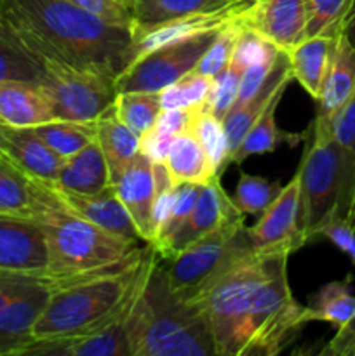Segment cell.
Wrapping results in <instances>:
<instances>
[{"label": "cell", "mask_w": 355, "mask_h": 356, "mask_svg": "<svg viewBox=\"0 0 355 356\" xmlns=\"http://www.w3.org/2000/svg\"><path fill=\"white\" fill-rule=\"evenodd\" d=\"M289 256L247 250L190 298L207 316L216 356H277L298 341L308 320L289 285Z\"/></svg>", "instance_id": "6da1fadb"}, {"label": "cell", "mask_w": 355, "mask_h": 356, "mask_svg": "<svg viewBox=\"0 0 355 356\" xmlns=\"http://www.w3.org/2000/svg\"><path fill=\"white\" fill-rule=\"evenodd\" d=\"M155 256L148 243L113 266L54 285L33 329L35 344L97 334L127 316Z\"/></svg>", "instance_id": "7a4b0ae2"}, {"label": "cell", "mask_w": 355, "mask_h": 356, "mask_svg": "<svg viewBox=\"0 0 355 356\" xmlns=\"http://www.w3.org/2000/svg\"><path fill=\"white\" fill-rule=\"evenodd\" d=\"M0 19L31 31L79 65L115 79L129 65L132 31L66 0H0Z\"/></svg>", "instance_id": "3957f363"}, {"label": "cell", "mask_w": 355, "mask_h": 356, "mask_svg": "<svg viewBox=\"0 0 355 356\" xmlns=\"http://www.w3.org/2000/svg\"><path fill=\"white\" fill-rule=\"evenodd\" d=\"M127 341L131 356H216L204 309L171 287L159 254L129 313Z\"/></svg>", "instance_id": "277c9868"}, {"label": "cell", "mask_w": 355, "mask_h": 356, "mask_svg": "<svg viewBox=\"0 0 355 356\" xmlns=\"http://www.w3.org/2000/svg\"><path fill=\"white\" fill-rule=\"evenodd\" d=\"M38 202L31 221L45 235L49 249L47 277L52 285L75 280L127 259L139 250L136 240L122 238L101 226L65 211L37 179Z\"/></svg>", "instance_id": "5b68a950"}, {"label": "cell", "mask_w": 355, "mask_h": 356, "mask_svg": "<svg viewBox=\"0 0 355 356\" xmlns=\"http://www.w3.org/2000/svg\"><path fill=\"white\" fill-rule=\"evenodd\" d=\"M3 24L37 66V82L51 99L56 120L93 122L115 103L113 75L79 65L24 28Z\"/></svg>", "instance_id": "8992f818"}, {"label": "cell", "mask_w": 355, "mask_h": 356, "mask_svg": "<svg viewBox=\"0 0 355 356\" xmlns=\"http://www.w3.org/2000/svg\"><path fill=\"white\" fill-rule=\"evenodd\" d=\"M298 176L299 228L308 243L327 222L347 219L354 198L355 174L329 129L310 125Z\"/></svg>", "instance_id": "52a82bcc"}, {"label": "cell", "mask_w": 355, "mask_h": 356, "mask_svg": "<svg viewBox=\"0 0 355 356\" xmlns=\"http://www.w3.org/2000/svg\"><path fill=\"white\" fill-rule=\"evenodd\" d=\"M253 250L244 219L226 222L169 259H162L171 287L190 299L240 254Z\"/></svg>", "instance_id": "ba28073f"}, {"label": "cell", "mask_w": 355, "mask_h": 356, "mask_svg": "<svg viewBox=\"0 0 355 356\" xmlns=\"http://www.w3.org/2000/svg\"><path fill=\"white\" fill-rule=\"evenodd\" d=\"M54 285L44 275L0 271V356H24Z\"/></svg>", "instance_id": "9c48e42d"}, {"label": "cell", "mask_w": 355, "mask_h": 356, "mask_svg": "<svg viewBox=\"0 0 355 356\" xmlns=\"http://www.w3.org/2000/svg\"><path fill=\"white\" fill-rule=\"evenodd\" d=\"M218 31L183 38L132 59L115 79V90L117 94L131 90L160 92L197 68L198 61L211 47Z\"/></svg>", "instance_id": "30bf717a"}, {"label": "cell", "mask_w": 355, "mask_h": 356, "mask_svg": "<svg viewBox=\"0 0 355 356\" xmlns=\"http://www.w3.org/2000/svg\"><path fill=\"white\" fill-rule=\"evenodd\" d=\"M254 250H289L296 252L306 243L299 228V176L294 174L277 197L261 212L256 225L247 228Z\"/></svg>", "instance_id": "8fae6325"}, {"label": "cell", "mask_w": 355, "mask_h": 356, "mask_svg": "<svg viewBox=\"0 0 355 356\" xmlns=\"http://www.w3.org/2000/svg\"><path fill=\"white\" fill-rule=\"evenodd\" d=\"M237 219H244V214L233 205L232 197L226 195L225 188L221 186V177L214 176L202 184L197 204L180 232L155 252L162 259H169L207 233Z\"/></svg>", "instance_id": "7c38bea8"}, {"label": "cell", "mask_w": 355, "mask_h": 356, "mask_svg": "<svg viewBox=\"0 0 355 356\" xmlns=\"http://www.w3.org/2000/svg\"><path fill=\"white\" fill-rule=\"evenodd\" d=\"M240 21L265 40L289 51L305 38L306 0H256L240 13Z\"/></svg>", "instance_id": "4fadbf2b"}, {"label": "cell", "mask_w": 355, "mask_h": 356, "mask_svg": "<svg viewBox=\"0 0 355 356\" xmlns=\"http://www.w3.org/2000/svg\"><path fill=\"white\" fill-rule=\"evenodd\" d=\"M49 249L40 226L31 219L0 214V271L45 275Z\"/></svg>", "instance_id": "5bb4252c"}, {"label": "cell", "mask_w": 355, "mask_h": 356, "mask_svg": "<svg viewBox=\"0 0 355 356\" xmlns=\"http://www.w3.org/2000/svg\"><path fill=\"white\" fill-rule=\"evenodd\" d=\"M44 186L47 188L49 195L54 198L56 204L65 211L80 216V218L87 219V221L94 222V225L101 226L103 229L122 236V238L136 240V242L139 240L134 222H132L131 216L127 214L122 202L118 200L113 184L94 195L75 193V191L58 186L56 183H44Z\"/></svg>", "instance_id": "9a60e30c"}, {"label": "cell", "mask_w": 355, "mask_h": 356, "mask_svg": "<svg viewBox=\"0 0 355 356\" xmlns=\"http://www.w3.org/2000/svg\"><path fill=\"white\" fill-rule=\"evenodd\" d=\"M118 200L131 216L139 240L152 243V211L155 202V179H153V162L148 156L138 153L131 165L125 169L120 179L113 183Z\"/></svg>", "instance_id": "2e32d148"}, {"label": "cell", "mask_w": 355, "mask_h": 356, "mask_svg": "<svg viewBox=\"0 0 355 356\" xmlns=\"http://www.w3.org/2000/svg\"><path fill=\"white\" fill-rule=\"evenodd\" d=\"M2 152L10 163L42 183H54L63 165L61 156L52 152L31 127L3 124Z\"/></svg>", "instance_id": "e0dca14e"}, {"label": "cell", "mask_w": 355, "mask_h": 356, "mask_svg": "<svg viewBox=\"0 0 355 356\" xmlns=\"http://www.w3.org/2000/svg\"><path fill=\"white\" fill-rule=\"evenodd\" d=\"M292 80L291 73V63H289V56L285 51H278L277 58H275L274 66H271L270 73L267 75L265 82L261 83L260 89L251 96L242 106L235 108L230 111L225 118H223V127H225L226 139H228L230 148V159L233 153L237 152L239 145L242 143L244 136L247 134L254 122L261 117L265 108L270 104L275 94L282 89H287L289 82Z\"/></svg>", "instance_id": "ac0fdd59"}, {"label": "cell", "mask_w": 355, "mask_h": 356, "mask_svg": "<svg viewBox=\"0 0 355 356\" xmlns=\"http://www.w3.org/2000/svg\"><path fill=\"white\" fill-rule=\"evenodd\" d=\"M56 120L51 99L33 80L0 82V122L10 127H37Z\"/></svg>", "instance_id": "d6986e66"}, {"label": "cell", "mask_w": 355, "mask_h": 356, "mask_svg": "<svg viewBox=\"0 0 355 356\" xmlns=\"http://www.w3.org/2000/svg\"><path fill=\"white\" fill-rule=\"evenodd\" d=\"M355 92V49L343 35H338L331 68L317 97V113L312 127L329 129L338 111Z\"/></svg>", "instance_id": "ffe728a7"}, {"label": "cell", "mask_w": 355, "mask_h": 356, "mask_svg": "<svg viewBox=\"0 0 355 356\" xmlns=\"http://www.w3.org/2000/svg\"><path fill=\"white\" fill-rule=\"evenodd\" d=\"M240 13L242 10L230 3L225 9L214 10V13L194 14V16H187L181 17V19L169 21L166 24H160V26L132 38L131 49H129V63L132 59L139 58L141 54H145V52L162 47V45L174 44L178 40L195 37V35L200 33H207V31L221 30L223 26H226Z\"/></svg>", "instance_id": "44dd1931"}, {"label": "cell", "mask_w": 355, "mask_h": 356, "mask_svg": "<svg viewBox=\"0 0 355 356\" xmlns=\"http://www.w3.org/2000/svg\"><path fill=\"white\" fill-rule=\"evenodd\" d=\"M336 42L338 35L336 37H326V35L306 37L294 47L285 51L291 63L292 79L298 80L299 86L315 101L331 68Z\"/></svg>", "instance_id": "7402d4cb"}, {"label": "cell", "mask_w": 355, "mask_h": 356, "mask_svg": "<svg viewBox=\"0 0 355 356\" xmlns=\"http://www.w3.org/2000/svg\"><path fill=\"white\" fill-rule=\"evenodd\" d=\"M94 132H96L97 145L106 160L111 184L117 183L125 169L131 165L132 160L138 156L141 136L136 134L118 120L113 104L94 120Z\"/></svg>", "instance_id": "603a6c76"}, {"label": "cell", "mask_w": 355, "mask_h": 356, "mask_svg": "<svg viewBox=\"0 0 355 356\" xmlns=\"http://www.w3.org/2000/svg\"><path fill=\"white\" fill-rule=\"evenodd\" d=\"M54 183L65 190L84 195L100 193L111 186L110 170L96 138L75 155L63 160Z\"/></svg>", "instance_id": "cb8c5ba5"}, {"label": "cell", "mask_w": 355, "mask_h": 356, "mask_svg": "<svg viewBox=\"0 0 355 356\" xmlns=\"http://www.w3.org/2000/svg\"><path fill=\"white\" fill-rule=\"evenodd\" d=\"M230 3L232 0H131L132 38L169 21L194 14L214 13Z\"/></svg>", "instance_id": "d4e9b609"}, {"label": "cell", "mask_w": 355, "mask_h": 356, "mask_svg": "<svg viewBox=\"0 0 355 356\" xmlns=\"http://www.w3.org/2000/svg\"><path fill=\"white\" fill-rule=\"evenodd\" d=\"M285 89L278 90L274 96V99L270 101L265 111L261 113V117L258 118L253 124V127L247 131V134L244 136L242 143L239 145L237 152L233 153L230 163H242L244 160L249 159L253 155H263V153H271L277 149V146L281 143H289L291 146H296L301 141L305 136L301 134H291V132H285L282 129L277 127V122H275V111H277L278 103H281L282 96H284Z\"/></svg>", "instance_id": "484cf974"}, {"label": "cell", "mask_w": 355, "mask_h": 356, "mask_svg": "<svg viewBox=\"0 0 355 356\" xmlns=\"http://www.w3.org/2000/svg\"><path fill=\"white\" fill-rule=\"evenodd\" d=\"M173 176L174 183H198L204 184L218 176L205 155L204 148L197 141L191 132H181L178 138H174L171 145L167 159L164 162ZM221 177V176H219Z\"/></svg>", "instance_id": "4316f807"}, {"label": "cell", "mask_w": 355, "mask_h": 356, "mask_svg": "<svg viewBox=\"0 0 355 356\" xmlns=\"http://www.w3.org/2000/svg\"><path fill=\"white\" fill-rule=\"evenodd\" d=\"M37 202V179L24 174L6 156H2L0 159V214L33 219Z\"/></svg>", "instance_id": "83f0119b"}, {"label": "cell", "mask_w": 355, "mask_h": 356, "mask_svg": "<svg viewBox=\"0 0 355 356\" xmlns=\"http://www.w3.org/2000/svg\"><path fill=\"white\" fill-rule=\"evenodd\" d=\"M352 275L345 280L329 282L310 298L306 308V320L329 322L336 329L347 325L355 316V296L350 292Z\"/></svg>", "instance_id": "f1b7e54d"}, {"label": "cell", "mask_w": 355, "mask_h": 356, "mask_svg": "<svg viewBox=\"0 0 355 356\" xmlns=\"http://www.w3.org/2000/svg\"><path fill=\"white\" fill-rule=\"evenodd\" d=\"M187 131L197 138V141L200 143L205 155H207L209 162L214 167L216 174L221 176L225 172L226 165L230 163L228 139H226L223 122L216 118L212 113H209L207 110L198 106L195 108L194 117H191Z\"/></svg>", "instance_id": "f546056e"}, {"label": "cell", "mask_w": 355, "mask_h": 356, "mask_svg": "<svg viewBox=\"0 0 355 356\" xmlns=\"http://www.w3.org/2000/svg\"><path fill=\"white\" fill-rule=\"evenodd\" d=\"M33 129L35 134L61 159L75 155L77 152L89 145L94 138V120L93 122H70V120H52L47 124L37 125Z\"/></svg>", "instance_id": "4dcf8cb0"}, {"label": "cell", "mask_w": 355, "mask_h": 356, "mask_svg": "<svg viewBox=\"0 0 355 356\" xmlns=\"http://www.w3.org/2000/svg\"><path fill=\"white\" fill-rule=\"evenodd\" d=\"M113 108L118 120L139 136L153 127L162 111L159 92H145V90L118 92Z\"/></svg>", "instance_id": "1f68e13d"}, {"label": "cell", "mask_w": 355, "mask_h": 356, "mask_svg": "<svg viewBox=\"0 0 355 356\" xmlns=\"http://www.w3.org/2000/svg\"><path fill=\"white\" fill-rule=\"evenodd\" d=\"M281 188L282 186L277 181L271 183V181L265 179V177L240 172L239 183H237L232 202L244 216H258L274 202V198L277 197Z\"/></svg>", "instance_id": "d6a6232c"}, {"label": "cell", "mask_w": 355, "mask_h": 356, "mask_svg": "<svg viewBox=\"0 0 355 356\" xmlns=\"http://www.w3.org/2000/svg\"><path fill=\"white\" fill-rule=\"evenodd\" d=\"M242 30L244 24L242 21H240V14H237L226 26H223L221 30L218 31L214 42H212L211 47L207 49V52L202 56L197 68H195L194 72L214 79L218 73H221L223 70L228 68L230 59H232L237 40H239Z\"/></svg>", "instance_id": "836d02e7"}, {"label": "cell", "mask_w": 355, "mask_h": 356, "mask_svg": "<svg viewBox=\"0 0 355 356\" xmlns=\"http://www.w3.org/2000/svg\"><path fill=\"white\" fill-rule=\"evenodd\" d=\"M212 87L211 76L202 73L191 72L180 79L178 82L171 83L166 89L159 92L162 110L171 108H198L204 104L209 90Z\"/></svg>", "instance_id": "e575fe53"}, {"label": "cell", "mask_w": 355, "mask_h": 356, "mask_svg": "<svg viewBox=\"0 0 355 356\" xmlns=\"http://www.w3.org/2000/svg\"><path fill=\"white\" fill-rule=\"evenodd\" d=\"M9 79L38 80L35 63L0 19V82Z\"/></svg>", "instance_id": "d590c367"}, {"label": "cell", "mask_w": 355, "mask_h": 356, "mask_svg": "<svg viewBox=\"0 0 355 356\" xmlns=\"http://www.w3.org/2000/svg\"><path fill=\"white\" fill-rule=\"evenodd\" d=\"M352 0H306L308 9V23H306V37H336L340 35L341 19L347 13Z\"/></svg>", "instance_id": "8d00e7d4"}, {"label": "cell", "mask_w": 355, "mask_h": 356, "mask_svg": "<svg viewBox=\"0 0 355 356\" xmlns=\"http://www.w3.org/2000/svg\"><path fill=\"white\" fill-rule=\"evenodd\" d=\"M202 184L198 183H180L176 184V198H174L173 211H171L169 219L164 225V228L160 229V233L157 235V238L153 240V249L159 250L160 247L166 245L178 232H180L181 226L184 225V221L188 219V216L194 211L195 204H197L198 193H200Z\"/></svg>", "instance_id": "74e56055"}, {"label": "cell", "mask_w": 355, "mask_h": 356, "mask_svg": "<svg viewBox=\"0 0 355 356\" xmlns=\"http://www.w3.org/2000/svg\"><path fill=\"white\" fill-rule=\"evenodd\" d=\"M240 79H242V72L232 68V66H228L221 73H218L212 79V87L209 90L202 108L223 122V118L228 115L233 103H235L237 94H239Z\"/></svg>", "instance_id": "f35d334b"}, {"label": "cell", "mask_w": 355, "mask_h": 356, "mask_svg": "<svg viewBox=\"0 0 355 356\" xmlns=\"http://www.w3.org/2000/svg\"><path fill=\"white\" fill-rule=\"evenodd\" d=\"M278 51H281V49H278L277 45L265 40L263 37H260V35L254 33L253 30L244 26L242 33H240L239 40H237L235 51H233L228 66H232V68L244 73V70L256 65V63L275 58V56L278 54Z\"/></svg>", "instance_id": "ab89813d"}, {"label": "cell", "mask_w": 355, "mask_h": 356, "mask_svg": "<svg viewBox=\"0 0 355 356\" xmlns=\"http://www.w3.org/2000/svg\"><path fill=\"white\" fill-rule=\"evenodd\" d=\"M66 2L101 17L108 24L132 31V9L129 0H66Z\"/></svg>", "instance_id": "60d3db41"}, {"label": "cell", "mask_w": 355, "mask_h": 356, "mask_svg": "<svg viewBox=\"0 0 355 356\" xmlns=\"http://www.w3.org/2000/svg\"><path fill=\"white\" fill-rule=\"evenodd\" d=\"M331 132H333V138L336 139L338 145L345 152L348 165L355 174V92L352 94L350 99L345 103V106L333 118Z\"/></svg>", "instance_id": "b9f144b4"}, {"label": "cell", "mask_w": 355, "mask_h": 356, "mask_svg": "<svg viewBox=\"0 0 355 356\" xmlns=\"http://www.w3.org/2000/svg\"><path fill=\"white\" fill-rule=\"evenodd\" d=\"M195 108H171V110L160 111L159 118L153 124V129L162 132L169 138H178L181 132H184L190 125L191 117H194Z\"/></svg>", "instance_id": "7bdbcfd3"}, {"label": "cell", "mask_w": 355, "mask_h": 356, "mask_svg": "<svg viewBox=\"0 0 355 356\" xmlns=\"http://www.w3.org/2000/svg\"><path fill=\"white\" fill-rule=\"evenodd\" d=\"M174 138L164 136L162 132L155 131V129H148L145 134L139 138V152L145 156H148L153 163L155 162H166L167 153H169L171 145H173Z\"/></svg>", "instance_id": "ee69618b"}, {"label": "cell", "mask_w": 355, "mask_h": 356, "mask_svg": "<svg viewBox=\"0 0 355 356\" xmlns=\"http://www.w3.org/2000/svg\"><path fill=\"white\" fill-rule=\"evenodd\" d=\"M322 356H355V316L336 330V336L320 351Z\"/></svg>", "instance_id": "f6af8a7d"}, {"label": "cell", "mask_w": 355, "mask_h": 356, "mask_svg": "<svg viewBox=\"0 0 355 356\" xmlns=\"http://www.w3.org/2000/svg\"><path fill=\"white\" fill-rule=\"evenodd\" d=\"M320 236H326L341 252H348L352 242H354L355 229L352 228L350 222L345 218H336L324 226V229L320 232Z\"/></svg>", "instance_id": "bcb514c9"}, {"label": "cell", "mask_w": 355, "mask_h": 356, "mask_svg": "<svg viewBox=\"0 0 355 356\" xmlns=\"http://www.w3.org/2000/svg\"><path fill=\"white\" fill-rule=\"evenodd\" d=\"M174 198H176V186L164 190L160 193H155V202H153V211H152V229H153V240L164 228V225L169 219L171 211H173ZM152 240V243H153Z\"/></svg>", "instance_id": "7dc6e473"}, {"label": "cell", "mask_w": 355, "mask_h": 356, "mask_svg": "<svg viewBox=\"0 0 355 356\" xmlns=\"http://www.w3.org/2000/svg\"><path fill=\"white\" fill-rule=\"evenodd\" d=\"M340 35H343L348 44L355 49V0H352L343 19H341Z\"/></svg>", "instance_id": "c3c4849f"}, {"label": "cell", "mask_w": 355, "mask_h": 356, "mask_svg": "<svg viewBox=\"0 0 355 356\" xmlns=\"http://www.w3.org/2000/svg\"><path fill=\"white\" fill-rule=\"evenodd\" d=\"M254 2H256V0H232V6L237 7V9H240V10H246L247 7L253 6Z\"/></svg>", "instance_id": "681fc988"}, {"label": "cell", "mask_w": 355, "mask_h": 356, "mask_svg": "<svg viewBox=\"0 0 355 356\" xmlns=\"http://www.w3.org/2000/svg\"><path fill=\"white\" fill-rule=\"evenodd\" d=\"M347 221L350 222L352 228L355 229V190H354V198H352L350 211H348V216H347Z\"/></svg>", "instance_id": "f907efd6"}, {"label": "cell", "mask_w": 355, "mask_h": 356, "mask_svg": "<svg viewBox=\"0 0 355 356\" xmlns=\"http://www.w3.org/2000/svg\"><path fill=\"white\" fill-rule=\"evenodd\" d=\"M348 256H350V259H352V264H354L355 266V236H354V242H352V245H350V249H348Z\"/></svg>", "instance_id": "816d5d0a"}, {"label": "cell", "mask_w": 355, "mask_h": 356, "mask_svg": "<svg viewBox=\"0 0 355 356\" xmlns=\"http://www.w3.org/2000/svg\"><path fill=\"white\" fill-rule=\"evenodd\" d=\"M2 129H3V124L0 122V159L3 156V152H2Z\"/></svg>", "instance_id": "f5cc1de1"}, {"label": "cell", "mask_w": 355, "mask_h": 356, "mask_svg": "<svg viewBox=\"0 0 355 356\" xmlns=\"http://www.w3.org/2000/svg\"><path fill=\"white\" fill-rule=\"evenodd\" d=\"M129 2H131V0H129Z\"/></svg>", "instance_id": "db71d44e"}]
</instances>
